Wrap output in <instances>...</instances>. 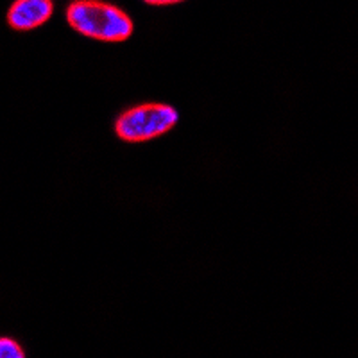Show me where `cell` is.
I'll return each instance as SVG.
<instances>
[{"instance_id":"cell-4","label":"cell","mask_w":358,"mask_h":358,"mask_svg":"<svg viewBox=\"0 0 358 358\" xmlns=\"http://www.w3.org/2000/svg\"><path fill=\"white\" fill-rule=\"evenodd\" d=\"M0 355H2V358H22L24 351L20 350V346L15 341L2 338L0 341Z\"/></svg>"},{"instance_id":"cell-2","label":"cell","mask_w":358,"mask_h":358,"mask_svg":"<svg viewBox=\"0 0 358 358\" xmlns=\"http://www.w3.org/2000/svg\"><path fill=\"white\" fill-rule=\"evenodd\" d=\"M178 120V111L169 104H143L120 115L115 131L126 142H147L169 133Z\"/></svg>"},{"instance_id":"cell-1","label":"cell","mask_w":358,"mask_h":358,"mask_svg":"<svg viewBox=\"0 0 358 358\" xmlns=\"http://www.w3.org/2000/svg\"><path fill=\"white\" fill-rule=\"evenodd\" d=\"M66 22L83 36L101 41H124L133 34L129 15L99 0H76L66 9Z\"/></svg>"},{"instance_id":"cell-3","label":"cell","mask_w":358,"mask_h":358,"mask_svg":"<svg viewBox=\"0 0 358 358\" xmlns=\"http://www.w3.org/2000/svg\"><path fill=\"white\" fill-rule=\"evenodd\" d=\"M50 0H15L8 11V24L17 31H31L52 17Z\"/></svg>"},{"instance_id":"cell-5","label":"cell","mask_w":358,"mask_h":358,"mask_svg":"<svg viewBox=\"0 0 358 358\" xmlns=\"http://www.w3.org/2000/svg\"><path fill=\"white\" fill-rule=\"evenodd\" d=\"M147 4L151 6H169V4H178V2H183V0H143Z\"/></svg>"}]
</instances>
